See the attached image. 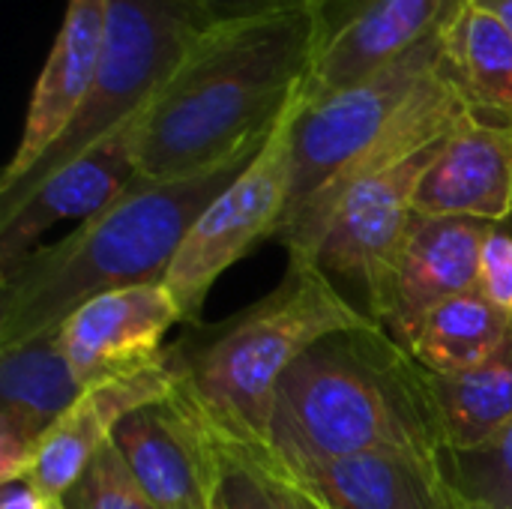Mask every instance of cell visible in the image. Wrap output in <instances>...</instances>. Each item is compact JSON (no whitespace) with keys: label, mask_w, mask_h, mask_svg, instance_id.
Masks as SVG:
<instances>
[{"label":"cell","mask_w":512,"mask_h":509,"mask_svg":"<svg viewBox=\"0 0 512 509\" xmlns=\"http://www.w3.org/2000/svg\"><path fill=\"white\" fill-rule=\"evenodd\" d=\"M66 509H159L111 441L63 498Z\"/></svg>","instance_id":"7402d4cb"},{"label":"cell","mask_w":512,"mask_h":509,"mask_svg":"<svg viewBox=\"0 0 512 509\" xmlns=\"http://www.w3.org/2000/svg\"><path fill=\"white\" fill-rule=\"evenodd\" d=\"M510 333V318L474 288L432 309L405 351L432 375H456L492 357Z\"/></svg>","instance_id":"ffe728a7"},{"label":"cell","mask_w":512,"mask_h":509,"mask_svg":"<svg viewBox=\"0 0 512 509\" xmlns=\"http://www.w3.org/2000/svg\"><path fill=\"white\" fill-rule=\"evenodd\" d=\"M510 123H512V120H510Z\"/></svg>","instance_id":"4dcf8cb0"},{"label":"cell","mask_w":512,"mask_h":509,"mask_svg":"<svg viewBox=\"0 0 512 509\" xmlns=\"http://www.w3.org/2000/svg\"><path fill=\"white\" fill-rule=\"evenodd\" d=\"M378 327L318 264L288 261L276 291L216 327H192L168 348L177 387L168 399L219 453L264 450L276 387L318 342Z\"/></svg>","instance_id":"277c9868"},{"label":"cell","mask_w":512,"mask_h":509,"mask_svg":"<svg viewBox=\"0 0 512 509\" xmlns=\"http://www.w3.org/2000/svg\"><path fill=\"white\" fill-rule=\"evenodd\" d=\"M417 216L477 219L489 225L512 222V123L468 114L426 168Z\"/></svg>","instance_id":"5bb4252c"},{"label":"cell","mask_w":512,"mask_h":509,"mask_svg":"<svg viewBox=\"0 0 512 509\" xmlns=\"http://www.w3.org/2000/svg\"><path fill=\"white\" fill-rule=\"evenodd\" d=\"M105 21L108 0H66V15L36 78L18 147L0 177V195L36 168L84 108L102 63Z\"/></svg>","instance_id":"7c38bea8"},{"label":"cell","mask_w":512,"mask_h":509,"mask_svg":"<svg viewBox=\"0 0 512 509\" xmlns=\"http://www.w3.org/2000/svg\"><path fill=\"white\" fill-rule=\"evenodd\" d=\"M315 9L213 24L138 117V177L213 168L261 141L303 99Z\"/></svg>","instance_id":"6da1fadb"},{"label":"cell","mask_w":512,"mask_h":509,"mask_svg":"<svg viewBox=\"0 0 512 509\" xmlns=\"http://www.w3.org/2000/svg\"><path fill=\"white\" fill-rule=\"evenodd\" d=\"M426 378L447 450L486 444L512 420V333L483 363L456 375L426 372Z\"/></svg>","instance_id":"d6986e66"},{"label":"cell","mask_w":512,"mask_h":509,"mask_svg":"<svg viewBox=\"0 0 512 509\" xmlns=\"http://www.w3.org/2000/svg\"><path fill=\"white\" fill-rule=\"evenodd\" d=\"M213 24L204 0H108L102 63L84 108L36 168L0 195V207L141 117Z\"/></svg>","instance_id":"8992f818"},{"label":"cell","mask_w":512,"mask_h":509,"mask_svg":"<svg viewBox=\"0 0 512 509\" xmlns=\"http://www.w3.org/2000/svg\"><path fill=\"white\" fill-rule=\"evenodd\" d=\"M45 509H66V504H63V498H57V501H48Z\"/></svg>","instance_id":"f1b7e54d"},{"label":"cell","mask_w":512,"mask_h":509,"mask_svg":"<svg viewBox=\"0 0 512 509\" xmlns=\"http://www.w3.org/2000/svg\"><path fill=\"white\" fill-rule=\"evenodd\" d=\"M222 492L231 509H279L252 468L222 456Z\"/></svg>","instance_id":"cb8c5ba5"},{"label":"cell","mask_w":512,"mask_h":509,"mask_svg":"<svg viewBox=\"0 0 512 509\" xmlns=\"http://www.w3.org/2000/svg\"><path fill=\"white\" fill-rule=\"evenodd\" d=\"M264 144L198 174L135 177L111 207L18 261L0 276V348L54 333L93 297L162 282L189 228Z\"/></svg>","instance_id":"3957f363"},{"label":"cell","mask_w":512,"mask_h":509,"mask_svg":"<svg viewBox=\"0 0 512 509\" xmlns=\"http://www.w3.org/2000/svg\"><path fill=\"white\" fill-rule=\"evenodd\" d=\"M81 393L57 330L0 348V483L33 471L39 444Z\"/></svg>","instance_id":"9a60e30c"},{"label":"cell","mask_w":512,"mask_h":509,"mask_svg":"<svg viewBox=\"0 0 512 509\" xmlns=\"http://www.w3.org/2000/svg\"><path fill=\"white\" fill-rule=\"evenodd\" d=\"M138 177V117L0 207V276L42 246V237L111 207Z\"/></svg>","instance_id":"9c48e42d"},{"label":"cell","mask_w":512,"mask_h":509,"mask_svg":"<svg viewBox=\"0 0 512 509\" xmlns=\"http://www.w3.org/2000/svg\"><path fill=\"white\" fill-rule=\"evenodd\" d=\"M300 105V102H297ZM294 105V108H297ZM270 132L261 153L228 183L189 228L162 285L180 309L186 327H201L210 288L258 240H276L291 198V117Z\"/></svg>","instance_id":"52a82bcc"},{"label":"cell","mask_w":512,"mask_h":509,"mask_svg":"<svg viewBox=\"0 0 512 509\" xmlns=\"http://www.w3.org/2000/svg\"><path fill=\"white\" fill-rule=\"evenodd\" d=\"M231 459V456H228ZM240 462V459H237ZM246 465V462H243ZM246 468H252V465H246ZM255 474H258V480L267 486V492L273 495V501L279 504V509H324L315 498H309L300 486H294L291 480H285V477H279V474H267V471H258V468H252Z\"/></svg>","instance_id":"484cf974"},{"label":"cell","mask_w":512,"mask_h":509,"mask_svg":"<svg viewBox=\"0 0 512 509\" xmlns=\"http://www.w3.org/2000/svg\"><path fill=\"white\" fill-rule=\"evenodd\" d=\"M480 9H486L489 15H495L507 30L512 33V0H474Z\"/></svg>","instance_id":"83f0119b"},{"label":"cell","mask_w":512,"mask_h":509,"mask_svg":"<svg viewBox=\"0 0 512 509\" xmlns=\"http://www.w3.org/2000/svg\"><path fill=\"white\" fill-rule=\"evenodd\" d=\"M315 0H204L210 9L213 21H240V18H255V15H270V12H285L297 6H312Z\"/></svg>","instance_id":"d4e9b609"},{"label":"cell","mask_w":512,"mask_h":509,"mask_svg":"<svg viewBox=\"0 0 512 509\" xmlns=\"http://www.w3.org/2000/svg\"><path fill=\"white\" fill-rule=\"evenodd\" d=\"M441 69L474 114L512 120V33L474 0L444 33Z\"/></svg>","instance_id":"ac0fdd59"},{"label":"cell","mask_w":512,"mask_h":509,"mask_svg":"<svg viewBox=\"0 0 512 509\" xmlns=\"http://www.w3.org/2000/svg\"><path fill=\"white\" fill-rule=\"evenodd\" d=\"M174 387L177 375L168 351L159 363L147 369L87 387L39 444L27 480L48 501L66 498L81 474L90 468V462L114 441L123 420L141 408L168 402L174 396Z\"/></svg>","instance_id":"4fadbf2b"},{"label":"cell","mask_w":512,"mask_h":509,"mask_svg":"<svg viewBox=\"0 0 512 509\" xmlns=\"http://www.w3.org/2000/svg\"><path fill=\"white\" fill-rule=\"evenodd\" d=\"M177 324H183L180 309L162 282L132 285L78 306L57 327V345L87 390L159 363Z\"/></svg>","instance_id":"30bf717a"},{"label":"cell","mask_w":512,"mask_h":509,"mask_svg":"<svg viewBox=\"0 0 512 509\" xmlns=\"http://www.w3.org/2000/svg\"><path fill=\"white\" fill-rule=\"evenodd\" d=\"M48 507V498L27 480H12V483H3V498H0V509H45Z\"/></svg>","instance_id":"4316f807"},{"label":"cell","mask_w":512,"mask_h":509,"mask_svg":"<svg viewBox=\"0 0 512 509\" xmlns=\"http://www.w3.org/2000/svg\"><path fill=\"white\" fill-rule=\"evenodd\" d=\"M378 450L432 462L447 453L426 369L381 324L306 351L276 387L264 450L219 456L291 471Z\"/></svg>","instance_id":"7a4b0ae2"},{"label":"cell","mask_w":512,"mask_h":509,"mask_svg":"<svg viewBox=\"0 0 512 509\" xmlns=\"http://www.w3.org/2000/svg\"><path fill=\"white\" fill-rule=\"evenodd\" d=\"M441 60L444 36L354 87L294 108L291 198L282 228L345 183L393 168L438 144L471 114L468 102L447 81Z\"/></svg>","instance_id":"5b68a950"},{"label":"cell","mask_w":512,"mask_h":509,"mask_svg":"<svg viewBox=\"0 0 512 509\" xmlns=\"http://www.w3.org/2000/svg\"><path fill=\"white\" fill-rule=\"evenodd\" d=\"M246 465L291 480L324 509H465L441 462L408 453H357L291 471Z\"/></svg>","instance_id":"e0dca14e"},{"label":"cell","mask_w":512,"mask_h":509,"mask_svg":"<svg viewBox=\"0 0 512 509\" xmlns=\"http://www.w3.org/2000/svg\"><path fill=\"white\" fill-rule=\"evenodd\" d=\"M495 225L477 219L417 216L372 318L408 348L423 318L480 285V258Z\"/></svg>","instance_id":"8fae6325"},{"label":"cell","mask_w":512,"mask_h":509,"mask_svg":"<svg viewBox=\"0 0 512 509\" xmlns=\"http://www.w3.org/2000/svg\"><path fill=\"white\" fill-rule=\"evenodd\" d=\"M114 444L159 509H216L222 456L171 402L126 417Z\"/></svg>","instance_id":"2e32d148"},{"label":"cell","mask_w":512,"mask_h":509,"mask_svg":"<svg viewBox=\"0 0 512 509\" xmlns=\"http://www.w3.org/2000/svg\"><path fill=\"white\" fill-rule=\"evenodd\" d=\"M441 465L465 509H512V420L480 447L447 450Z\"/></svg>","instance_id":"44dd1931"},{"label":"cell","mask_w":512,"mask_h":509,"mask_svg":"<svg viewBox=\"0 0 512 509\" xmlns=\"http://www.w3.org/2000/svg\"><path fill=\"white\" fill-rule=\"evenodd\" d=\"M471 0H315V57L300 102L354 87L444 36Z\"/></svg>","instance_id":"ba28073f"},{"label":"cell","mask_w":512,"mask_h":509,"mask_svg":"<svg viewBox=\"0 0 512 509\" xmlns=\"http://www.w3.org/2000/svg\"><path fill=\"white\" fill-rule=\"evenodd\" d=\"M216 509H231L228 501H225V492H219V501H216Z\"/></svg>","instance_id":"f546056e"},{"label":"cell","mask_w":512,"mask_h":509,"mask_svg":"<svg viewBox=\"0 0 512 509\" xmlns=\"http://www.w3.org/2000/svg\"><path fill=\"white\" fill-rule=\"evenodd\" d=\"M483 297L501 309L512 321V222L495 225L483 246L480 258V285Z\"/></svg>","instance_id":"603a6c76"}]
</instances>
